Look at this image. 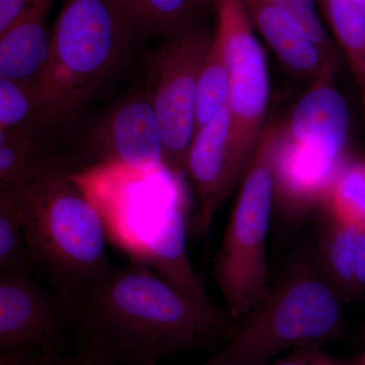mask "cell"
<instances>
[{
	"label": "cell",
	"mask_w": 365,
	"mask_h": 365,
	"mask_svg": "<svg viewBox=\"0 0 365 365\" xmlns=\"http://www.w3.org/2000/svg\"><path fill=\"white\" fill-rule=\"evenodd\" d=\"M153 365H158V364H153Z\"/></svg>",
	"instance_id": "f546056e"
},
{
	"label": "cell",
	"mask_w": 365,
	"mask_h": 365,
	"mask_svg": "<svg viewBox=\"0 0 365 365\" xmlns=\"http://www.w3.org/2000/svg\"><path fill=\"white\" fill-rule=\"evenodd\" d=\"M44 109L39 86L0 78V131L31 122L45 123Z\"/></svg>",
	"instance_id": "603a6c76"
},
{
	"label": "cell",
	"mask_w": 365,
	"mask_h": 365,
	"mask_svg": "<svg viewBox=\"0 0 365 365\" xmlns=\"http://www.w3.org/2000/svg\"><path fill=\"white\" fill-rule=\"evenodd\" d=\"M46 127L35 121L0 131V190L26 186L59 165L41 135Z\"/></svg>",
	"instance_id": "e0dca14e"
},
{
	"label": "cell",
	"mask_w": 365,
	"mask_h": 365,
	"mask_svg": "<svg viewBox=\"0 0 365 365\" xmlns=\"http://www.w3.org/2000/svg\"><path fill=\"white\" fill-rule=\"evenodd\" d=\"M345 165L294 143L282 133L279 126L274 165L275 194H279L287 205L307 208L325 202Z\"/></svg>",
	"instance_id": "4fadbf2b"
},
{
	"label": "cell",
	"mask_w": 365,
	"mask_h": 365,
	"mask_svg": "<svg viewBox=\"0 0 365 365\" xmlns=\"http://www.w3.org/2000/svg\"><path fill=\"white\" fill-rule=\"evenodd\" d=\"M257 31L288 71L314 78L327 66L335 67L318 43L289 11L272 0H244Z\"/></svg>",
	"instance_id": "7c38bea8"
},
{
	"label": "cell",
	"mask_w": 365,
	"mask_h": 365,
	"mask_svg": "<svg viewBox=\"0 0 365 365\" xmlns=\"http://www.w3.org/2000/svg\"><path fill=\"white\" fill-rule=\"evenodd\" d=\"M324 203L336 217L365 227V160L346 163Z\"/></svg>",
	"instance_id": "7402d4cb"
},
{
	"label": "cell",
	"mask_w": 365,
	"mask_h": 365,
	"mask_svg": "<svg viewBox=\"0 0 365 365\" xmlns=\"http://www.w3.org/2000/svg\"><path fill=\"white\" fill-rule=\"evenodd\" d=\"M335 67L327 66L299 98L287 123V138L325 157L344 163L349 138V111L334 83Z\"/></svg>",
	"instance_id": "8fae6325"
},
{
	"label": "cell",
	"mask_w": 365,
	"mask_h": 365,
	"mask_svg": "<svg viewBox=\"0 0 365 365\" xmlns=\"http://www.w3.org/2000/svg\"><path fill=\"white\" fill-rule=\"evenodd\" d=\"M23 187L0 190V273L29 272L33 266L21 216Z\"/></svg>",
	"instance_id": "44dd1931"
},
{
	"label": "cell",
	"mask_w": 365,
	"mask_h": 365,
	"mask_svg": "<svg viewBox=\"0 0 365 365\" xmlns=\"http://www.w3.org/2000/svg\"><path fill=\"white\" fill-rule=\"evenodd\" d=\"M71 333L58 292L47 289L28 271L0 273V350L39 346L64 353Z\"/></svg>",
	"instance_id": "9c48e42d"
},
{
	"label": "cell",
	"mask_w": 365,
	"mask_h": 365,
	"mask_svg": "<svg viewBox=\"0 0 365 365\" xmlns=\"http://www.w3.org/2000/svg\"><path fill=\"white\" fill-rule=\"evenodd\" d=\"M215 35L230 67L232 155L245 175L266 126L270 91L267 59L244 0H215Z\"/></svg>",
	"instance_id": "52a82bcc"
},
{
	"label": "cell",
	"mask_w": 365,
	"mask_h": 365,
	"mask_svg": "<svg viewBox=\"0 0 365 365\" xmlns=\"http://www.w3.org/2000/svg\"><path fill=\"white\" fill-rule=\"evenodd\" d=\"M21 216L30 260L57 292L81 287L114 266L102 215L61 165L23 187Z\"/></svg>",
	"instance_id": "3957f363"
},
{
	"label": "cell",
	"mask_w": 365,
	"mask_h": 365,
	"mask_svg": "<svg viewBox=\"0 0 365 365\" xmlns=\"http://www.w3.org/2000/svg\"><path fill=\"white\" fill-rule=\"evenodd\" d=\"M134 29L173 35L193 25L199 14L215 6V0H116Z\"/></svg>",
	"instance_id": "d6986e66"
},
{
	"label": "cell",
	"mask_w": 365,
	"mask_h": 365,
	"mask_svg": "<svg viewBox=\"0 0 365 365\" xmlns=\"http://www.w3.org/2000/svg\"><path fill=\"white\" fill-rule=\"evenodd\" d=\"M57 292L76 348L112 365H153L165 355L207 347L225 340L234 319L225 307L192 299L144 262L113 266Z\"/></svg>",
	"instance_id": "6da1fadb"
},
{
	"label": "cell",
	"mask_w": 365,
	"mask_h": 365,
	"mask_svg": "<svg viewBox=\"0 0 365 365\" xmlns=\"http://www.w3.org/2000/svg\"><path fill=\"white\" fill-rule=\"evenodd\" d=\"M186 215L181 192L163 211L148 242V262L175 287L201 304H213L205 285L192 267L186 249Z\"/></svg>",
	"instance_id": "9a60e30c"
},
{
	"label": "cell",
	"mask_w": 365,
	"mask_h": 365,
	"mask_svg": "<svg viewBox=\"0 0 365 365\" xmlns=\"http://www.w3.org/2000/svg\"><path fill=\"white\" fill-rule=\"evenodd\" d=\"M78 165L120 167L140 175L165 168L162 132L150 95L127 98L98 121Z\"/></svg>",
	"instance_id": "ba28073f"
},
{
	"label": "cell",
	"mask_w": 365,
	"mask_h": 365,
	"mask_svg": "<svg viewBox=\"0 0 365 365\" xmlns=\"http://www.w3.org/2000/svg\"><path fill=\"white\" fill-rule=\"evenodd\" d=\"M215 32L193 24L169 36L150 59V98L165 148V168L186 173L195 135L197 85Z\"/></svg>",
	"instance_id": "8992f818"
},
{
	"label": "cell",
	"mask_w": 365,
	"mask_h": 365,
	"mask_svg": "<svg viewBox=\"0 0 365 365\" xmlns=\"http://www.w3.org/2000/svg\"><path fill=\"white\" fill-rule=\"evenodd\" d=\"M64 354L57 352L43 351L41 350L39 356L30 361H21L13 359L9 352H2L0 355V365H63Z\"/></svg>",
	"instance_id": "4316f807"
},
{
	"label": "cell",
	"mask_w": 365,
	"mask_h": 365,
	"mask_svg": "<svg viewBox=\"0 0 365 365\" xmlns=\"http://www.w3.org/2000/svg\"><path fill=\"white\" fill-rule=\"evenodd\" d=\"M344 52L365 112V0H317Z\"/></svg>",
	"instance_id": "ac0fdd59"
},
{
	"label": "cell",
	"mask_w": 365,
	"mask_h": 365,
	"mask_svg": "<svg viewBox=\"0 0 365 365\" xmlns=\"http://www.w3.org/2000/svg\"><path fill=\"white\" fill-rule=\"evenodd\" d=\"M318 246L319 263L343 299H364L365 227L340 220L327 211Z\"/></svg>",
	"instance_id": "2e32d148"
},
{
	"label": "cell",
	"mask_w": 365,
	"mask_h": 365,
	"mask_svg": "<svg viewBox=\"0 0 365 365\" xmlns=\"http://www.w3.org/2000/svg\"><path fill=\"white\" fill-rule=\"evenodd\" d=\"M52 4L53 0H0V33L37 7Z\"/></svg>",
	"instance_id": "484cf974"
},
{
	"label": "cell",
	"mask_w": 365,
	"mask_h": 365,
	"mask_svg": "<svg viewBox=\"0 0 365 365\" xmlns=\"http://www.w3.org/2000/svg\"><path fill=\"white\" fill-rule=\"evenodd\" d=\"M134 30L116 0H64L40 90L48 126L74 116L123 58Z\"/></svg>",
	"instance_id": "277c9868"
},
{
	"label": "cell",
	"mask_w": 365,
	"mask_h": 365,
	"mask_svg": "<svg viewBox=\"0 0 365 365\" xmlns=\"http://www.w3.org/2000/svg\"><path fill=\"white\" fill-rule=\"evenodd\" d=\"M186 173L198 199L193 235L196 239L207 237L222 204L244 178L232 155V116L228 106L196 132L189 148Z\"/></svg>",
	"instance_id": "30bf717a"
},
{
	"label": "cell",
	"mask_w": 365,
	"mask_h": 365,
	"mask_svg": "<svg viewBox=\"0 0 365 365\" xmlns=\"http://www.w3.org/2000/svg\"><path fill=\"white\" fill-rule=\"evenodd\" d=\"M343 302L318 256L302 257L201 365H269L287 350L323 347L344 330Z\"/></svg>",
	"instance_id": "7a4b0ae2"
},
{
	"label": "cell",
	"mask_w": 365,
	"mask_h": 365,
	"mask_svg": "<svg viewBox=\"0 0 365 365\" xmlns=\"http://www.w3.org/2000/svg\"><path fill=\"white\" fill-rule=\"evenodd\" d=\"M63 365H112L93 353L76 348V353L64 359Z\"/></svg>",
	"instance_id": "83f0119b"
},
{
	"label": "cell",
	"mask_w": 365,
	"mask_h": 365,
	"mask_svg": "<svg viewBox=\"0 0 365 365\" xmlns=\"http://www.w3.org/2000/svg\"><path fill=\"white\" fill-rule=\"evenodd\" d=\"M51 6L37 7L0 33V78L40 85L51 56Z\"/></svg>",
	"instance_id": "5bb4252c"
},
{
	"label": "cell",
	"mask_w": 365,
	"mask_h": 365,
	"mask_svg": "<svg viewBox=\"0 0 365 365\" xmlns=\"http://www.w3.org/2000/svg\"><path fill=\"white\" fill-rule=\"evenodd\" d=\"M272 1L294 16L304 26L307 33L318 43L324 52L330 58L335 60V47L329 39L326 28L319 18L317 0H272Z\"/></svg>",
	"instance_id": "cb8c5ba5"
},
{
	"label": "cell",
	"mask_w": 365,
	"mask_h": 365,
	"mask_svg": "<svg viewBox=\"0 0 365 365\" xmlns=\"http://www.w3.org/2000/svg\"><path fill=\"white\" fill-rule=\"evenodd\" d=\"M364 340H365V336H364ZM362 354H364V364L365 365V348H364V353H362Z\"/></svg>",
	"instance_id": "f1b7e54d"
},
{
	"label": "cell",
	"mask_w": 365,
	"mask_h": 365,
	"mask_svg": "<svg viewBox=\"0 0 365 365\" xmlns=\"http://www.w3.org/2000/svg\"><path fill=\"white\" fill-rule=\"evenodd\" d=\"M230 98V73L227 54L222 42L213 35L197 85L195 133L227 107Z\"/></svg>",
	"instance_id": "ffe728a7"
},
{
	"label": "cell",
	"mask_w": 365,
	"mask_h": 365,
	"mask_svg": "<svg viewBox=\"0 0 365 365\" xmlns=\"http://www.w3.org/2000/svg\"><path fill=\"white\" fill-rule=\"evenodd\" d=\"M279 126H265L213 262L212 276L225 309L234 319L268 294L266 245L275 196V153Z\"/></svg>",
	"instance_id": "5b68a950"
},
{
	"label": "cell",
	"mask_w": 365,
	"mask_h": 365,
	"mask_svg": "<svg viewBox=\"0 0 365 365\" xmlns=\"http://www.w3.org/2000/svg\"><path fill=\"white\" fill-rule=\"evenodd\" d=\"M364 354L353 359H339L324 351L321 346L300 348L269 365H364Z\"/></svg>",
	"instance_id": "d4e9b609"
}]
</instances>
